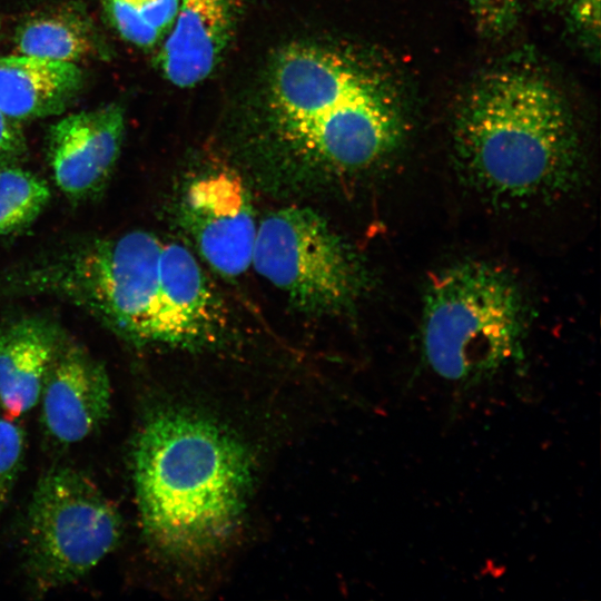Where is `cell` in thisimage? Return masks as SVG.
I'll use <instances>...</instances> for the list:
<instances>
[{"instance_id": "12", "label": "cell", "mask_w": 601, "mask_h": 601, "mask_svg": "<svg viewBox=\"0 0 601 601\" xmlns=\"http://www.w3.org/2000/svg\"><path fill=\"white\" fill-rule=\"evenodd\" d=\"M240 0H179L156 67L178 88L205 81L220 63L238 23Z\"/></svg>"}, {"instance_id": "15", "label": "cell", "mask_w": 601, "mask_h": 601, "mask_svg": "<svg viewBox=\"0 0 601 601\" xmlns=\"http://www.w3.org/2000/svg\"><path fill=\"white\" fill-rule=\"evenodd\" d=\"M19 55L77 63L98 49L97 35L86 14L69 7L41 10L16 29Z\"/></svg>"}, {"instance_id": "6", "label": "cell", "mask_w": 601, "mask_h": 601, "mask_svg": "<svg viewBox=\"0 0 601 601\" xmlns=\"http://www.w3.org/2000/svg\"><path fill=\"white\" fill-rule=\"evenodd\" d=\"M122 521L83 473L57 467L37 484L23 526L26 564L41 590L72 583L118 545Z\"/></svg>"}, {"instance_id": "22", "label": "cell", "mask_w": 601, "mask_h": 601, "mask_svg": "<svg viewBox=\"0 0 601 601\" xmlns=\"http://www.w3.org/2000/svg\"><path fill=\"white\" fill-rule=\"evenodd\" d=\"M536 1L548 7H556L563 3H570L571 0H536Z\"/></svg>"}, {"instance_id": "11", "label": "cell", "mask_w": 601, "mask_h": 601, "mask_svg": "<svg viewBox=\"0 0 601 601\" xmlns=\"http://www.w3.org/2000/svg\"><path fill=\"white\" fill-rule=\"evenodd\" d=\"M40 398L48 435L61 444L77 443L109 417L110 378L100 361L65 335L47 372Z\"/></svg>"}, {"instance_id": "2", "label": "cell", "mask_w": 601, "mask_h": 601, "mask_svg": "<svg viewBox=\"0 0 601 601\" xmlns=\"http://www.w3.org/2000/svg\"><path fill=\"white\" fill-rule=\"evenodd\" d=\"M131 471L147 542L189 563L227 542L253 480L240 440L217 420L180 406L148 415L132 442Z\"/></svg>"}, {"instance_id": "4", "label": "cell", "mask_w": 601, "mask_h": 601, "mask_svg": "<svg viewBox=\"0 0 601 601\" xmlns=\"http://www.w3.org/2000/svg\"><path fill=\"white\" fill-rule=\"evenodd\" d=\"M162 242L135 229L65 245L0 272V303L51 295L83 308L120 338L151 344Z\"/></svg>"}, {"instance_id": "9", "label": "cell", "mask_w": 601, "mask_h": 601, "mask_svg": "<svg viewBox=\"0 0 601 601\" xmlns=\"http://www.w3.org/2000/svg\"><path fill=\"white\" fill-rule=\"evenodd\" d=\"M226 314L195 256L178 243H162L151 343L196 348L216 343Z\"/></svg>"}, {"instance_id": "20", "label": "cell", "mask_w": 601, "mask_h": 601, "mask_svg": "<svg viewBox=\"0 0 601 601\" xmlns=\"http://www.w3.org/2000/svg\"><path fill=\"white\" fill-rule=\"evenodd\" d=\"M600 0H571L570 18L574 30L589 48L599 52Z\"/></svg>"}, {"instance_id": "5", "label": "cell", "mask_w": 601, "mask_h": 601, "mask_svg": "<svg viewBox=\"0 0 601 601\" xmlns=\"http://www.w3.org/2000/svg\"><path fill=\"white\" fill-rule=\"evenodd\" d=\"M524 325L521 292L510 275L485 263L457 264L425 290L423 355L446 380H476L520 357Z\"/></svg>"}, {"instance_id": "21", "label": "cell", "mask_w": 601, "mask_h": 601, "mask_svg": "<svg viewBox=\"0 0 601 601\" xmlns=\"http://www.w3.org/2000/svg\"><path fill=\"white\" fill-rule=\"evenodd\" d=\"M27 151L20 122L14 121L0 109V168L20 165Z\"/></svg>"}, {"instance_id": "16", "label": "cell", "mask_w": 601, "mask_h": 601, "mask_svg": "<svg viewBox=\"0 0 601 601\" xmlns=\"http://www.w3.org/2000/svg\"><path fill=\"white\" fill-rule=\"evenodd\" d=\"M104 10L122 39L141 49L162 41L175 20L179 0H101Z\"/></svg>"}, {"instance_id": "10", "label": "cell", "mask_w": 601, "mask_h": 601, "mask_svg": "<svg viewBox=\"0 0 601 601\" xmlns=\"http://www.w3.org/2000/svg\"><path fill=\"white\" fill-rule=\"evenodd\" d=\"M125 114L117 104L68 115L51 125L47 137L56 185L78 201L99 194L120 156Z\"/></svg>"}, {"instance_id": "7", "label": "cell", "mask_w": 601, "mask_h": 601, "mask_svg": "<svg viewBox=\"0 0 601 601\" xmlns=\"http://www.w3.org/2000/svg\"><path fill=\"white\" fill-rule=\"evenodd\" d=\"M252 264L307 314H337L351 308L365 282L352 248L307 207L280 208L259 223Z\"/></svg>"}, {"instance_id": "19", "label": "cell", "mask_w": 601, "mask_h": 601, "mask_svg": "<svg viewBox=\"0 0 601 601\" xmlns=\"http://www.w3.org/2000/svg\"><path fill=\"white\" fill-rule=\"evenodd\" d=\"M480 35L490 39L508 36L520 16L519 0H466Z\"/></svg>"}, {"instance_id": "17", "label": "cell", "mask_w": 601, "mask_h": 601, "mask_svg": "<svg viewBox=\"0 0 601 601\" xmlns=\"http://www.w3.org/2000/svg\"><path fill=\"white\" fill-rule=\"evenodd\" d=\"M51 198L45 179L19 165L0 168V236L31 225Z\"/></svg>"}, {"instance_id": "8", "label": "cell", "mask_w": 601, "mask_h": 601, "mask_svg": "<svg viewBox=\"0 0 601 601\" xmlns=\"http://www.w3.org/2000/svg\"><path fill=\"white\" fill-rule=\"evenodd\" d=\"M179 217L203 258L225 277L252 265L258 225L243 183L227 173L201 176L185 191Z\"/></svg>"}, {"instance_id": "23", "label": "cell", "mask_w": 601, "mask_h": 601, "mask_svg": "<svg viewBox=\"0 0 601 601\" xmlns=\"http://www.w3.org/2000/svg\"><path fill=\"white\" fill-rule=\"evenodd\" d=\"M0 33H1V20H0Z\"/></svg>"}, {"instance_id": "1", "label": "cell", "mask_w": 601, "mask_h": 601, "mask_svg": "<svg viewBox=\"0 0 601 601\" xmlns=\"http://www.w3.org/2000/svg\"><path fill=\"white\" fill-rule=\"evenodd\" d=\"M276 169L317 181L370 171L402 147L407 118L390 78L351 49L294 42L273 57L258 107Z\"/></svg>"}, {"instance_id": "13", "label": "cell", "mask_w": 601, "mask_h": 601, "mask_svg": "<svg viewBox=\"0 0 601 601\" xmlns=\"http://www.w3.org/2000/svg\"><path fill=\"white\" fill-rule=\"evenodd\" d=\"M65 335L57 324L39 316L0 324V403L8 414L20 415L36 406Z\"/></svg>"}, {"instance_id": "14", "label": "cell", "mask_w": 601, "mask_h": 601, "mask_svg": "<svg viewBox=\"0 0 601 601\" xmlns=\"http://www.w3.org/2000/svg\"><path fill=\"white\" fill-rule=\"evenodd\" d=\"M76 63L0 56V109L17 122L61 114L82 87Z\"/></svg>"}, {"instance_id": "18", "label": "cell", "mask_w": 601, "mask_h": 601, "mask_svg": "<svg viewBox=\"0 0 601 601\" xmlns=\"http://www.w3.org/2000/svg\"><path fill=\"white\" fill-rule=\"evenodd\" d=\"M23 453V430L17 422L0 414V513L18 477Z\"/></svg>"}, {"instance_id": "3", "label": "cell", "mask_w": 601, "mask_h": 601, "mask_svg": "<svg viewBox=\"0 0 601 601\" xmlns=\"http://www.w3.org/2000/svg\"><path fill=\"white\" fill-rule=\"evenodd\" d=\"M452 147L463 178L496 200H549L580 180L582 152L571 109L558 87L531 67H495L470 83L455 109Z\"/></svg>"}]
</instances>
